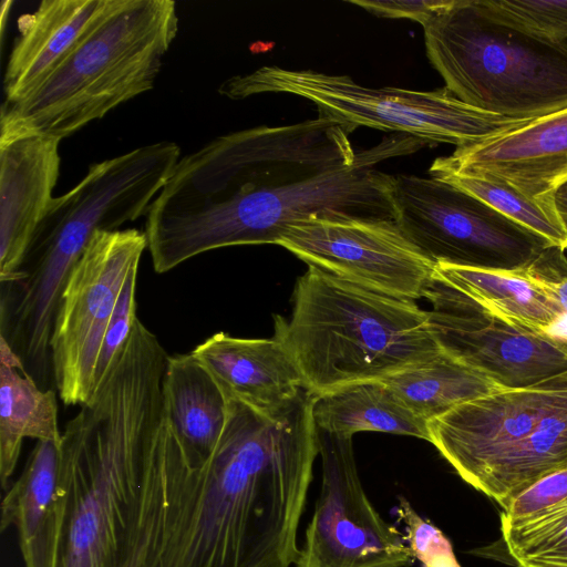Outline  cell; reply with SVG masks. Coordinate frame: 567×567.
Returning a JSON list of instances; mask_svg holds the SVG:
<instances>
[{"instance_id": "cell-1", "label": "cell", "mask_w": 567, "mask_h": 567, "mask_svg": "<svg viewBox=\"0 0 567 567\" xmlns=\"http://www.w3.org/2000/svg\"><path fill=\"white\" fill-rule=\"evenodd\" d=\"M318 454L300 411L269 420L228 400L210 457L181 468L157 567H290Z\"/></svg>"}, {"instance_id": "cell-2", "label": "cell", "mask_w": 567, "mask_h": 567, "mask_svg": "<svg viewBox=\"0 0 567 567\" xmlns=\"http://www.w3.org/2000/svg\"><path fill=\"white\" fill-rule=\"evenodd\" d=\"M426 145L412 135L390 134L358 152L350 166L256 188L210 141L179 158L147 209L153 267L163 274L213 249L278 244L289 226L310 218L395 220V177L378 165Z\"/></svg>"}, {"instance_id": "cell-3", "label": "cell", "mask_w": 567, "mask_h": 567, "mask_svg": "<svg viewBox=\"0 0 567 567\" xmlns=\"http://www.w3.org/2000/svg\"><path fill=\"white\" fill-rule=\"evenodd\" d=\"M168 354L138 319L122 354L65 425L69 517L61 567H118L145 460L165 417Z\"/></svg>"}, {"instance_id": "cell-4", "label": "cell", "mask_w": 567, "mask_h": 567, "mask_svg": "<svg viewBox=\"0 0 567 567\" xmlns=\"http://www.w3.org/2000/svg\"><path fill=\"white\" fill-rule=\"evenodd\" d=\"M179 155L174 142L144 145L92 164L72 189L53 197L19 269L1 284V337L30 372L51 368L59 301L93 234L116 230L146 214Z\"/></svg>"}, {"instance_id": "cell-5", "label": "cell", "mask_w": 567, "mask_h": 567, "mask_svg": "<svg viewBox=\"0 0 567 567\" xmlns=\"http://www.w3.org/2000/svg\"><path fill=\"white\" fill-rule=\"evenodd\" d=\"M275 334L291 352L306 390L318 394L348 383L386 379L442 351L427 311L309 266L293 290L289 321Z\"/></svg>"}, {"instance_id": "cell-6", "label": "cell", "mask_w": 567, "mask_h": 567, "mask_svg": "<svg viewBox=\"0 0 567 567\" xmlns=\"http://www.w3.org/2000/svg\"><path fill=\"white\" fill-rule=\"evenodd\" d=\"M178 32L172 0H122L32 93L3 103L0 127L68 137L153 89Z\"/></svg>"}, {"instance_id": "cell-7", "label": "cell", "mask_w": 567, "mask_h": 567, "mask_svg": "<svg viewBox=\"0 0 567 567\" xmlns=\"http://www.w3.org/2000/svg\"><path fill=\"white\" fill-rule=\"evenodd\" d=\"M429 442L468 485L505 504L567 467V370L503 388L427 422Z\"/></svg>"}, {"instance_id": "cell-8", "label": "cell", "mask_w": 567, "mask_h": 567, "mask_svg": "<svg viewBox=\"0 0 567 567\" xmlns=\"http://www.w3.org/2000/svg\"><path fill=\"white\" fill-rule=\"evenodd\" d=\"M423 30L430 62L462 102L517 120L567 107V43L497 22L475 0H452Z\"/></svg>"}, {"instance_id": "cell-9", "label": "cell", "mask_w": 567, "mask_h": 567, "mask_svg": "<svg viewBox=\"0 0 567 567\" xmlns=\"http://www.w3.org/2000/svg\"><path fill=\"white\" fill-rule=\"evenodd\" d=\"M231 100L261 93H287L311 101L326 116L354 130L368 126L408 134L430 143L457 147L493 138L526 124L475 109L454 96L446 87L414 91L400 87H368L348 75L311 70L261 66L236 75L219 86Z\"/></svg>"}, {"instance_id": "cell-10", "label": "cell", "mask_w": 567, "mask_h": 567, "mask_svg": "<svg viewBox=\"0 0 567 567\" xmlns=\"http://www.w3.org/2000/svg\"><path fill=\"white\" fill-rule=\"evenodd\" d=\"M394 177L395 221L435 266L517 270L553 246L445 181L415 175Z\"/></svg>"}, {"instance_id": "cell-11", "label": "cell", "mask_w": 567, "mask_h": 567, "mask_svg": "<svg viewBox=\"0 0 567 567\" xmlns=\"http://www.w3.org/2000/svg\"><path fill=\"white\" fill-rule=\"evenodd\" d=\"M147 248L136 228L93 234L61 295L50 338L52 377L65 405L94 393L102 340L128 275Z\"/></svg>"}, {"instance_id": "cell-12", "label": "cell", "mask_w": 567, "mask_h": 567, "mask_svg": "<svg viewBox=\"0 0 567 567\" xmlns=\"http://www.w3.org/2000/svg\"><path fill=\"white\" fill-rule=\"evenodd\" d=\"M321 486L296 567H409L404 537L374 508L362 486L352 437L317 429Z\"/></svg>"}, {"instance_id": "cell-13", "label": "cell", "mask_w": 567, "mask_h": 567, "mask_svg": "<svg viewBox=\"0 0 567 567\" xmlns=\"http://www.w3.org/2000/svg\"><path fill=\"white\" fill-rule=\"evenodd\" d=\"M340 278L390 296L423 298L435 265L395 220L310 218L289 226L278 244Z\"/></svg>"}, {"instance_id": "cell-14", "label": "cell", "mask_w": 567, "mask_h": 567, "mask_svg": "<svg viewBox=\"0 0 567 567\" xmlns=\"http://www.w3.org/2000/svg\"><path fill=\"white\" fill-rule=\"evenodd\" d=\"M423 298L432 305L429 324L441 351L498 385L526 386L567 370V341L483 315L435 272Z\"/></svg>"}, {"instance_id": "cell-15", "label": "cell", "mask_w": 567, "mask_h": 567, "mask_svg": "<svg viewBox=\"0 0 567 567\" xmlns=\"http://www.w3.org/2000/svg\"><path fill=\"white\" fill-rule=\"evenodd\" d=\"M431 176L461 174L506 183L523 194L551 195L567 181V107L436 158Z\"/></svg>"}, {"instance_id": "cell-16", "label": "cell", "mask_w": 567, "mask_h": 567, "mask_svg": "<svg viewBox=\"0 0 567 567\" xmlns=\"http://www.w3.org/2000/svg\"><path fill=\"white\" fill-rule=\"evenodd\" d=\"M61 140L0 127V281L19 269L53 196Z\"/></svg>"}, {"instance_id": "cell-17", "label": "cell", "mask_w": 567, "mask_h": 567, "mask_svg": "<svg viewBox=\"0 0 567 567\" xmlns=\"http://www.w3.org/2000/svg\"><path fill=\"white\" fill-rule=\"evenodd\" d=\"M213 375L227 399L277 420L306 391L301 372L284 341L235 338L217 332L190 352Z\"/></svg>"}, {"instance_id": "cell-18", "label": "cell", "mask_w": 567, "mask_h": 567, "mask_svg": "<svg viewBox=\"0 0 567 567\" xmlns=\"http://www.w3.org/2000/svg\"><path fill=\"white\" fill-rule=\"evenodd\" d=\"M60 446L37 441L1 502L0 529L14 527L24 567H61L70 492L60 474Z\"/></svg>"}, {"instance_id": "cell-19", "label": "cell", "mask_w": 567, "mask_h": 567, "mask_svg": "<svg viewBox=\"0 0 567 567\" xmlns=\"http://www.w3.org/2000/svg\"><path fill=\"white\" fill-rule=\"evenodd\" d=\"M122 0H43L18 20V35L8 59L4 103L39 87Z\"/></svg>"}, {"instance_id": "cell-20", "label": "cell", "mask_w": 567, "mask_h": 567, "mask_svg": "<svg viewBox=\"0 0 567 567\" xmlns=\"http://www.w3.org/2000/svg\"><path fill=\"white\" fill-rule=\"evenodd\" d=\"M163 399L166 417L188 461L202 465L210 457L225 427L226 395L189 352L168 355Z\"/></svg>"}, {"instance_id": "cell-21", "label": "cell", "mask_w": 567, "mask_h": 567, "mask_svg": "<svg viewBox=\"0 0 567 567\" xmlns=\"http://www.w3.org/2000/svg\"><path fill=\"white\" fill-rule=\"evenodd\" d=\"M184 451L168 421L148 450L118 567H157Z\"/></svg>"}, {"instance_id": "cell-22", "label": "cell", "mask_w": 567, "mask_h": 567, "mask_svg": "<svg viewBox=\"0 0 567 567\" xmlns=\"http://www.w3.org/2000/svg\"><path fill=\"white\" fill-rule=\"evenodd\" d=\"M435 275L483 315L513 328L546 336L564 313L523 269L501 270L436 265Z\"/></svg>"}, {"instance_id": "cell-23", "label": "cell", "mask_w": 567, "mask_h": 567, "mask_svg": "<svg viewBox=\"0 0 567 567\" xmlns=\"http://www.w3.org/2000/svg\"><path fill=\"white\" fill-rule=\"evenodd\" d=\"M27 437L61 445L56 394L53 389H41L0 337V481L4 491Z\"/></svg>"}, {"instance_id": "cell-24", "label": "cell", "mask_w": 567, "mask_h": 567, "mask_svg": "<svg viewBox=\"0 0 567 567\" xmlns=\"http://www.w3.org/2000/svg\"><path fill=\"white\" fill-rule=\"evenodd\" d=\"M318 430L343 436L383 432L429 441L427 423L416 416L383 379L363 380L312 394Z\"/></svg>"}, {"instance_id": "cell-25", "label": "cell", "mask_w": 567, "mask_h": 567, "mask_svg": "<svg viewBox=\"0 0 567 567\" xmlns=\"http://www.w3.org/2000/svg\"><path fill=\"white\" fill-rule=\"evenodd\" d=\"M383 380L426 423L460 404L503 389L487 375L444 352Z\"/></svg>"}, {"instance_id": "cell-26", "label": "cell", "mask_w": 567, "mask_h": 567, "mask_svg": "<svg viewBox=\"0 0 567 567\" xmlns=\"http://www.w3.org/2000/svg\"><path fill=\"white\" fill-rule=\"evenodd\" d=\"M475 196L492 208L545 238L553 246L567 248V234L555 212L551 195L530 197L506 183L461 174L432 176Z\"/></svg>"}, {"instance_id": "cell-27", "label": "cell", "mask_w": 567, "mask_h": 567, "mask_svg": "<svg viewBox=\"0 0 567 567\" xmlns=\"http://www.w3.org/2000/svg\"><path fill=\"white\" fill-rule=\"evenodd\" d=\"M491 19L538 39L567 42V0H475Z\"/></svg>"}, {"instance_id": "cell-28", "label": "cell", "mask_w": 567, "mask_h": 567, "mask_svg": "<svg viewBox=\"0 0 567 567\" xmlns=\"http://www.w3.org/2000/svg\"><path fill=\"white\" fill-rule=\"evenodd\" d=\"M398 499L395 512L405 526L406 535L403 537L413 558L422 567H462L443 532L424 519L404 496H399Z\"/></svg>"}, {"instance_id": "cell-29", "label": "cell", "mask_w": 567, "mask_h": 567, "mask_svg": "<svg viewBox=\"0 0 567 567\" xmlns=\"http://www.w3.org/2000/svg\"><path fill=\"white\" fill-rule=\"evenodd\" d=\"M567 506V467L549 473L512 497L501 525L527 522Z\"/></svg>"}, {"instance_id": "cell-30", "label": "cell", "mask_w": 567, "mask_h": 567, "mask_svg": "<svg viewBox=\"0 0 567 567\" xmlns=\"http://www.w3.org/2000/svg\"><path fill=\"white\" fill-rule=\"evenodd\" d=\"M137 272L135 269L128 275L105 330L95 367L94 391L118 360L138 319L135 299Z\"/></svg>"}, {"instance_id": "cell-31", "label": "cell", "mask_w": 567, "mask_h": 567, "mask_svg": "<svg viewBox=\"0 0 567 567\" xmlns=\"http://www.w3.org/2000/svg\"><path fill=\"white\" fill-rule=\"evenodd\" d=\"M523 271L567 312V252L549 246Z\"/></svg>"}, {"instance_id": "cell-32", "label": "cell", "mask_w": 567, "mask_h": 567, "mask_svg": "<svg viewBox=\"0 0 567 567\" xmlns=\"http://www.w3.org/2000/svg\"><path fill=\"white\" fill-rule=\"evenodd\" d=\"M372 14L390 19H409L425 25L436 13L451 4L452 0H350Z\"/></svg>"}, {"instance_id": "cell-33", "label": "cell", "mask_w": 567, "mask_h": 567, "mask_svg": "<svg viewBox=\"0 0 567 567\" xmlns=\"http://www.w3.org/2000/svg\"><path fill=\"white\" fill-rule=\"evenodd\" d=\"M551 200L557 217L567 234V181L554 189Z\"/></svg>"}, {"instance_id": "cell-34", "label": "cell", "mask_w": 567, "mask_h": 567, "mask_svg": "<svg viewBox=\"0 0 567 567\" xmlns=\"http://www.w3.org/2000/svg\"><path fill=\"white\" fill-rule=\"evenodd\" d=\"M566 252H567V248H566Z\"/></svg>"}, {"instance_id": "cell-35", "label": "cell", "mask_w": 567, "mask_h": 567, "mask_svg": "<svg viewBox=\"0 0 567 567\" xmlns=\"http://www.w3.org/2000/svg\"><path fill=\"white\" fill-rule=\"evenodd\" d=\"M565 43H567V42H565Z\"/></svg>"}]
</instances>
